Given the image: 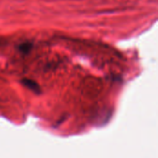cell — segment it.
I'll use <instances>...</instances> for the list:
<instances>
[{
  "mask_svg": "<svg viewBox=\"0 0 158 158\" xmlns=\"http://www.w3.org/2000/svg\"><path fill=\"white\" fill-rule=\"evenodd\" d=\"M22 82H23V85H25L26 87H28L30 90L33 91L34 93H40V88L36 82H34L31 80H23Z\"/></svg>",
  "mask_w": 158,
  "mask_h": 158,
  "instance_id": "1",
  "label": "cell"
}]
</instances>
